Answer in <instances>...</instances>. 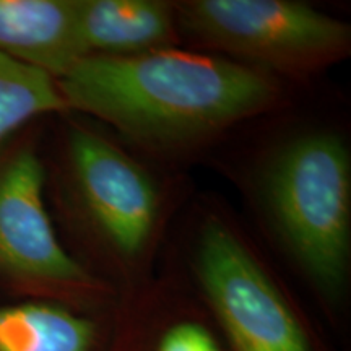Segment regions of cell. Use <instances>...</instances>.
<instances>
[{
	"label": "cell",
	"mask_w": 351,
	"mask_h": 351,
	"mask_svg": "<svg viewBox=\"0 0 351 351\" xmlns=\"http://www.w3.org/2000/svg\"><path fill=\"white\" fill-rule=\"evenodd\" d=\"M57 82L65 106L137 142L174 147L265 111L278 83L262 70L174 49L88 56Z\"/></svg>",
	"instance_id": "cell-1"
},
{
	"label": "cell",
	"mask_w": 351,
	"mask_h": 351,
	"mask_svg": "<svg viewBox=\"0 0 351 351\" xmlns=\"http://www.w3.org/2000/svg\"><path fill=\"white\" fill-rule=\"evenodd\" d=\"M269 200L296 261L328 296L340 295L350 263L351 173L335 135L314 134L280 153L269 174Z\"/></svg>",
	"instance_id": "cell-2"
},
{
	"label": "cell",
	"mask_w": 351,
	"mask_h": 351,
	"mask_svg": "<svg viewBox=\"0 0 351 351\" xmlns=\"http://www.w3.org/2000/svg\"><path fill=\"white\" fill-rule=\"evenodd\" d=\"M186 32L258 67L306 73L341 59L350 28L288 0H194L176 8Z\"/></svg>",
	"instance_id": "cell-3"
},
{
	"label": "cell",
	"mask_w": 351,
	"mask_h": 351,
	"mask_svg": "<svg viewBox=\"0 0 351 351\" xmlns=\"http://www.w3.org/2000/svg\"><path fill=\"white\" fill-rule=\"evenodd\" d=\"M195 267L236 351H311L304 330L261 263L217 219L202 230Z\"/></svg>",
	"instance_id": "cell-4"
},
{
	"label": "cell",
	"mask_w": 351,
	"mask_h": 351,
	"mask_svg": "<svg viewBox=\"0 0 351 351\" xmlns=\"http://www.w3.org/2000/svg\"><path fill=\"white\" fill-rule=\"evenodd\" d=\"M69 156L78 197L96 232L117 256L142 254L158 213L148 174L119 147L86 129L70 134Z\"/></svg>",
	"instance_id": "cell-5"
},
{
	"label": "cell",
	"mask_w": 351,
	"mask_h": 351,
	"mask_svg": "<svg viewBox=\"0 0 351 351\" xmlns=\"http://www.w3.org/2000/svg\"><path fill=\"white\" fill-rule=\"evenodd\" d=\"M43 189V163L29 148L0 166V275L43 287L96 288L93 276L57 239Z\"/></svg>",
	"instance_id": "cell-6"
},
{
	"label": "cell",
	"mask_w": 351,
	"mask_h": 351,
	"mask_svg": "<svg viewBox=\"0 0 351 351\" xmlns=\"http://www.w3.org/2000/svg\"><path fill=\"white\" fill-rule=\"evenodd\" d=\"M0 54L64 77L85 57L73 0H0Z\"/></svg>",
	"instance_id": "cell-7"
},
{
	"label": "cell",
	"mask_w": 351,
	"mask_h": 351,
	"mask_svg": "<svg viewBox=\"0 0 351 351\" xmlns=\"http://www.w3.org/2000/svg\"><path fill=\"white\" fill-rule=\"evenodd\" d=\"M73 8L85 57L142 56L176 39V10L166 2L73 0Z\"/></svg>",
	"instance_id": "cell-8"
},
{
	"label": "cell",
	"mask_w": 351,
	"mask_h": 351,
	"mask_svg": "<svg viewBox=\"0 0 351 351\" xmlns=\"http://www.w3.org/2000/svg\"><path fill=\"white\" fill-rule=\"evenodd\" d=\"M93 322L47 302L0 306V351H91Z\"/></svg>",
	"instance_id": "cell-9"
},
{
	"label": "cell",
	"mask_w": 351,
	"mask_h": 351,
	"mask_svg": "<svg viewBox=\"0 0 351 351\" xmlns=\"http://www.w3.org/2000/svg\"><path fill=\"white\" fill-rule=\"evenodd\" d=\"M64 109L56 78L0 54V142L33 117Z\"/></svg>",
	"instance_id": "cell-10"
},
{
	"label": "cell",
	"mask_w": 351,
	"mask_h": 351,
	"mask_svg": "<svg viewBox=\"0 0 351 351\" xmlns=\"http://www.w3.org/2000/svg\"><path fill=\"white\" fill-rule=\"evenodd\" d=\"M158 351H219V346L205 327L181 322L165 333Z\"/></svg>",
	"instance_id": "cell-11"
}]
</instances>
